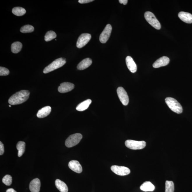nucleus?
I'll use <instances>...</instances> for the list:
<instances>
[{"mask_svg":"<svg viewBox=\"0 0 192 192\" xmlns=\"http://www.w3.org/2000/svg\"><path fill=\"white\" fill-rule=\"evenodd\" d=\"M30 94V92L27 90H22L17 92L10 97L9 103L11 105L20 104L27 100Z\"/></svg>","mask_w":192,"mask_h":192,"instance_id":"f257e3e1","label":"nucleus"},{"mask_svg":"<svg viewBox=\"0 0 192 192\" xmlns=\"http://www.w3.org/2000/svg\"><path fill=\"white\" fill-rule=\"evenodd\" d=\"M66 63V60L65 58H58L45 67L43 70V72L44 74H46L51 72L64 66Z\"/></svg>","mask_w":192,"mask_h":192,"instance_id":"f03ea898","label":"nucleus"},{"mask_svg":"<svg viewBox=\"0 0 192 192\" xmlns=\"http://www.w3.org/2000/svg\"><path fill=\"white\" fill-rule=\"evenodd\" d=\"M166 103L172 111L178 114L183 112V108L179 102L175 99L167 97L165 99Z\"/></svg>","mask_w":192,"mask_h":192,"instance_id":"7ed1b4c3","label":"nucleus"},{"mask_svg":"<svg viewBox=\"0 0 192 192\" xmlns=\"http://www.w3.org/2000/svg\"><path fill=\"white\" fill-rule=\"evenodd\" d=\"M83 136L80 133H75L71 135L66 140L65 145L67 147L71 148L78 144L82 139Z\"/></svg>","mask_w":192,"mask_h":192,"instance_id":"20e7f679","label":"nucleus"},{"mask_svg":"<svg viewBox=\"0 0 192 192\" xmlns=\"http://www.w3.org/2000/svg\"><path fill=\"white\" fill-rule=\"evenodd\" d=\"M144 18L147 22L153 27L157 30H160L161 25L159 21L152 12L147 11L144 13Z\"/></svg>","mask_w":192,"mask_h":192,"instance_id":"39448f33","label":"nucleus"},{"mask_svg":"<svg viewBox=\"0 0 192 192\" xmlns=\"http://www.w3.org/2000/svg\"><path fill=\"white\" fill-rule=\"evenodd\" d=\"M125 146L128 149L133 150L141 149L146 147V143L144 141H136L127 140L125 142Z\"/></svg>","mask_w":192,"mask_h":192,"instance_id":"423d86ee","label":"nucleus"},{"mask_svg":"<svg viewBox=\"0 0 192 192\" xmlns=\"http://www.w3.org/2000/svg\"><path fill=\"white\" fill-rule=\"evenodd\" d=\"M112 29L111 25L110 24H107L99 37V40L101 43H104L108 41L110 36Z\"/></svg>","mask_w":192,"mask_h":192,"instance_id":"0eeeda50","label":"nucleus"},{"mask_svg":"<svg viewBox=\"0 0 192 192\" xmlns=\"http://www.w3.org/2000/svg\"><path fill=\"white\" fill-rule=\"evenodd\" d=\"M91 35L90 34L84 33L80 36L76 43V47L78 48H83L87 44L91 39Z\"/></svg>","mask_w":192,"mask_h":192,"instance_id":"6e6552de","label":"nucleus"},{"mask_svg":"<svg viewBox=\"0 0 192 192\" xmlns=\"http://www.w3.org/2000/svg\"><path fill=\"white\" fill-rule=\"evenodd\" d=\"M117 94L120 101L123 104L126 106L129 103V97L127 93L123 87H118L117 90Z\"/></svg>","mask_w":192,"mask_h":192,"instance_id":"1a4fd4ad","label":"nucleus"},{"mask_svg":"<svg viewBox=\"0 0 192 192\" xmlns=\"http://www.w3.org/2000/svg\"><path fill=\"white\" fill-rule=\"evenodd\" d=\"M111 170L114 173L120 176H125L129 174L131 172L130 169L127 167L113 165L111 167Z\"/></svg>","mask_w":192,"mask_h":192,"instance_id":"9d476101","label":"nucleus"},{"mask_svg":"<svg viewBox=\"0 0 192 192\" xmlns=\"http://www.w3.org/2000/svg\"><path fill=\"white\" fill-rule=\"evenodd\" d=\"M74 88V84L69 82H64L60 84L58 88V91L60 93H66L72 90Z\"/></svg>","mask_w":192,"mask_h":192,"instance_id":"9b49d317","label":"nucleus"},{"mask_svg":"<svg viewBox=\"0 0 192 192\" xmlns=\"http://www.w3.org/2000/svg\"><path fill=\"white\" fill-rule=\"evenodd\" d=\"M170 60L166 56H163L159 58L154 62L153 64V67L154 68H158L167 66L170 62Z\"/></svg>","mask_w":192,"mask_h":192,"instance_id":"f8f14e48","label":"nucleus"},{"mask_svg":"<svg viewBox=\"0 0 192 192\" xmlns=\"http://www.w3.org/2000/svg\"><path fill=\"white\" fill-rule=\"evenodd\" d=\"M69 168L73 171L77 173H81L82 172L83 169L82 166L78 161L72 160L69 162L68 164Z\"/></svg>","mask_w":192,"mask_h":192,"instance_id":"ddd939ff","label":"nucleus"},{"mask_svg":"<svg viewBox=\"0 0 192 192\" xmlns=\"http://www.w3.org/2000/svg\"><path fill=\"white\" fill-rule=\"evenodd\" d=\"M41 182L38 178H35L31 181L29 185V189L31 192H39Z\"/></svg>","mask_w":192,"mask_h":192,"instance_id":"4468645a","label":"nucleus"},{"mask_svg":"<svg viewBox=\"0 0 192 192\" xmlns=\"http://www.w3.org/2000/svg\"><path fill=\"white\" fill-rule=\"evenodd\" d=\"M126 62L127 66L130 71L132 73H135L137 70V67L133 58L130 56L127 57Z\"/></svg>","mask_w":192,"mask_h":192,"instance_id":"2eb2a0df","label":"nucleus"},{"mask_svg":"<svg viewBox=\"0 0 192 192\" xmlns=\"http://www.w3.org/2000/svg\"><path fill=\"white\" fill-rule=\"evenodd\" d=\"M178 17L183 22L186 23H192V15L190 13L181 11L178 14Z\"/></svg>","mask_w":192,"mask_h":192,"instance_id":"dca6fc26","label":"nucleus"},{"mask_svg":"<svg viewBox=\"0 0 192 192\" xmlns=\"http://www.w3.org/2000/svg\"><path fill=\"white\" fill-rule=\"evenodd\" d=\"M51 111V107L46 106L43 107L39 111L37 114V116L39 118H43L48 116Z\"/></svg>","mask_w":192,"mask_h":192,"instance_id":"f3484780","label":"nucleus"},{"mask_svg":"<svg viewBox=\"0 0 192 192\" xmlns=\"http://www.w3.org/2000/svg\"><path fill=\"white\" fill-rule=\"evenodd\" d=\"M92 60L90 58H86L81 61L78 64L77 68L79 70H83L89 67L92 64Z\"/></svg>","mask_w":192,"mask_h":192,"instance_id":"a211bd4d","label":"nucleus"},{"mask_svg":"<svg viewBox=\"0 0 192 192\" xmlns=\"http://www.w3.org/2000/svg\"><path fill=\"white\" fill-rule=\"evenodd\" d=\"M55 185L56 188L61 192H68V188L67 185L64 182L58 179L55 181Z\"/></svg>","mask_w":192,"mask_h":192,"instance_id":"6ab92c4d","label":"nucleus"},{"mask_svg":"<svg viewBox=\"0 0 192 192\" xmlns=\"http://www.w3.org/2000/svg\"><path fill=\"white\" fill-rule=\"evenodd\" d=\"M92 102V100L90 99L84 101L77 105L76 110L79 111H84L88 108Z\"/></svg>","mask_w":192,"mask_h":192,"instance_id":"aec40b11","label":"nucleus"},{"mask_svg":"<svg viewBox=\"0 0 192 192\" xmlns=\"http://www.w3.org/2000/svg\"><path fill=\"white\" fill-rule=\"evenodd\" d=\"M140 189L143 191H153L155 189V187L153 184L149 181L144 182L140 187Z\"/></svg>","mask_w":192,"mask_h":192,"instance_id":"412c9836","label":"nucleus"},{"mask_svg":"<svg viewBox=\"0 0 192 192\" xmlns=\"http://www.w3.org/2000/svg\"><path fill=\"white\" fill-rule=\"evenodd\" d=\"M25 143L24 142L19 141L17 145V149L18 150V156L20 157L25 151Z\"/></svg>","mask_w":192,"mask_h":192,"instance_id":"4be33fe9","label":"nucleus"},{"mask_svg":"<svg viewBox=\"0 0 192 192\" xmlns=\"http://www.w3.org/2000/svg\"><path fill=\"white\" fill-rule=\"evenodd\" d=\"M22 44L20 42H15L11 45V51L13 53H17L20 52L22 48Z\"/></svg>","mask_w":192,"mask_h":192,"instance_id":"5701e85b","label":"nucleus"},{"mask_svg":"<svg viewBox=\"0 0 192 192\" xmlns=\"http://www.w3.org/2000/svg\"><path fill=\"white\" fill-rule=\"evenodd\" d=\"M13 13L17 16H22L26 13V11L24 8L21 7H16L12 9Z\"/></svg>","mask_w":192,"mask_h":192,"instance_id":"b1692460","label":"nucleus"},{"mask_svg":"<svg viewBox=\"0 0 192 192\" xmlns=\"http://www.w3.org/2000/svg\"><path fill=\"white\" fill-rule=\"evenodd\" d=\"M57 35L56 33L53 31H50L47 32L45 35V40L46 41H50L56 38Z\"/></svg>","mask_w":192,"mask_h":192,"instance_id":"393cba45","label":"nucleus"},{"mask_svg":"<svg viewBox=\"0 0 192 192\" xmlns=\"http://www.w3.org/2000/svg\"><path fill=\"white\" fill-rule=\"evenodd\" d=\"M174 185L172 181H166L165 182V192H174Z\"/></svg>","mask_w":192,"mask_h":192,"instance_id":"a878e982","label":"nucleus"},{"mask_svg":"<svg viewBox=\"0 0 192 192\" xmlns=\"http://www.w3.org/2000/svg\"><path fill=\"white\" fill-rule=\"evenodd\" d=\"M34 27L32 25H27L23 26L20 29V32L23 33H30L34 32Z\"/></svg>","mask_w":192,"mask_h":192,"instance_id":"bb28decb","label":"nucleus"},{"mask_svg":"<svg viewBox=\"0 0 192 192\" xmlns=\"http://www.w3.org/2000/svg\"><path fill=\"white\" fill-rule=\"evenodd\" d=\"M2 182L4 184L7 185V186H10L12 184V177L9 175H6L2 179Z\"/></svg>","mask_w":192,"mask_h":192,"instance_id":"cd10ccee","label":"nucleus"},{"mask_svg":"<svg viewBox=\"0 0 192 192\" xmlns=\"http://www.w3.org/2000/svg\"><path fill=\"white\" fill-rule=\"evenodd\" d=\"M10 73L9 71L7 68L1 67H0V76H6L9 75Z\"/></svg>","mask_w":192,"mask_h":192,"instance_id":"c85d7f7f","label":"nucleus"},{"mask_svg":"<svg viewBox=\"0 0 192 192\" xmlns=\"http://www.w3.org/2000/svg\"><path fill=\"white\" fill-rule=\"evenodd\" d=\"M4 152V144L0 142V155H2Z\"/></svg>","mask_w":192,"mask_h":192,"instance_id":"c756f323","label":"nucleus"},{"mask_svg":"<svg viewBox=\"0 0 192 192\" xmlns=\"http://www.w3.org/2000/svg\"><path fill=\"white\" fill-rule=\"evenodd\" d=\"M94 1L93 0H79L78 2L81 4H85L92 2Z\"/></svg>","mask_w":192,"mask_h":192,"instance_id":"7c9ffc66","label":"nucleus"},{"mask_svg":"<svg viewBox=\"0 0 192 192\" xmlns=\"http://www.w3.org/2000/svg\"><path fill=\"white\" fill-rule=\"evenodd\" d=\"M119 2L121 4H123L124 5L127 4L128 2V0H119Z\"/></svg>","mask_w":192,"mask_h":192,"instance_id":"2f4dec72","label":"nucleus"},{"mask_svg":"<svg viewBox=\"0 0 192 192\" xmlns=\"http://www.w3.org/2000/svg\"><path fill=\"white\" fill-rule=\"evenodd\" d=\"M6 192H17L13 188H10L6 190Z\"/></svg>","mask_w":192,"mask_h":192,"instance_id":"473e14b6","label":"nucleus"},{"mask_svg":"<svg viewBox=\"0 0 192 192\" xmlns=\"http://www.w3.org/2000/svg\"><path fill=\"white\" fill-rule=\"evenodd\" d=\"M9 107H11V105H9Z\"/></svg>","mask_w":192,"mask_h":192,"instance_id":"72a5a7b5","label":"nucleus"}]
</instances>
